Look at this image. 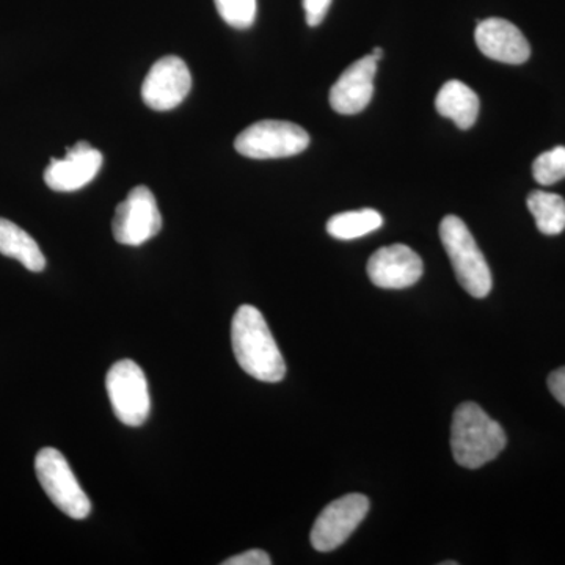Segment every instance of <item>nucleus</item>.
<instances>
[{
	"mask_svg": "<svg viewBox=\"0 0 565 565\" xmlns=\"http://www.w3.org/2000/svg\"><path fill=\"white\" fill-rule=\"evenodd\" d=\"M234 356L245 373L267 384H277L286 375V363L266 319L258 308L243 305L232 322Z\"/></svg>",
	"mask_w": 565,
	"mask_h": 565,
	"instance_id": "f257e3e1",
	"label": "nucleus"
},
{
	"mask_svg": "<svg viewBox=\"0 0 565 565\" xmlns=\"http://www.w3.org/2000/svg\"><path fill=\"white\" fill-rule=\"evenodd\" d=\"M508 438L504 429L475 403L456 408L451 424V451L456 462L468 470L484 467L501 455Z\"/></svg>",
	"mask_w": 565,
	"mask_h": 565,
	"instance_id": "f03ea898",
	"label": "nucleus"
},
{
	"mask_svg": "<svg viewBox=\"0 0 565 565\" xmlns=\"http://www.w3.org/2000/svg\"><path fill=\"white\" fill-rule=\"evenodd\" d=\"M440 237L465 291L476 299L489 296L493 286L492 273L465 222L457 215H446L440 223Z\"/></svg>",
	"mask_w": 565,
	"mask_h": 565,
	"instance_id": "7ed1b4c3",
	"label": "nucleus"
},
{
	"mask_svg": "<svg viewBox=\"0 0 565 565\" xmlns=\"http://www.w3.org/2000/svg\"><path fill=\"white\" fill-rule=\"evenodd\" d=\"M36 478L52 503L74 520L90 515L92 503L82 490L65 456L54 448H43L35 459Z\"/></svg>",
	"mask_w": 565,
	"mask_h": 565,
	"instance_id": "20e7f679",
	"label": "nucleus"
},
{
	"mask_svg": "<svg viewBox=\"0 0 565 565\" xmlns=\"http://www.w3.org/2000/svg\"><path fill=\"white\" fill-rule=\"evenodd\" d=\"M310 136L289 121L264 120L244 129L234 141L239 154L250 159L291 158L307 150Z\"/></svg>",
	"mask_w": 565,
	"mask_h": 565,
	"instance_id": "39448f33",
	"label": "nucleus"
},
{
	"mask_svg": "<svg viewBox=\"0 0 565 565\" xmlns=\"http://www.w3.org/2000/svg\"><path fill=\"white\" fill-rule=\"evenodd\" d=\"M107 394L114 414L126 426L137 427L150 415L151 397L143 371L132 360H121L106 377Z\"/></svg>",
	"mask_w": 565,
	"mask_h": 565,
	"instance_id": "423d86ee",
	"label": "nucleus"
},
{
	"mask_svg": "<svg viewBox=\"0 0 565 565\" xmlns=\"http://www.w3.org/2000/svg\"><path fill=\"white\" fill-rule=\"evenodd\" d=\"M162 228V215L150 189L134 188L115 211L111 232L118 244L137 247L148 243Z\"/></svg>",
	"mask_w": 565,
	"mask_h": 565,
	"instance_id": "0eeeda50",
	"label": "nucleus"
},
{
	"mask_svg": "<svg viewBox=\"0 0 565 565\" xmlns=\"http://www.w3.org/2000/svg\"><path fill=\"white\" fill-rule=\"evenodd\" d=\"M367 512L370 500L362 493H349L334 500L316 519L311 545L321 553L333 552L351 537Z\"/></svg>",
	"mask_w": 565,
	"mask_h": 565,
	"instance_id": "6e6552de",
	"label": "nucleus"
},
{
	"mask_svg": "<svg viewBox=\"0 0 565 565\" xmlns=\"http://www.w3.org/2000/svg\"><path fill=\"white\" fill-rule=\"evenodd\" d=\"M192 88L189 66L180 57L167 55L151 66L141 85V98L152 110L167 111L180 106Z\"/></svg>",
	"mask_w": 565,
	"mask_h": 565,
	"instance_id": "1a4fd4ad",
	"label": "nucleus"
},
{
	"mask_svg": "<svg viewBox=\"0 0 565 565\" xmlns=\"http://www.w3.org/2000/svg\"><path fill=\"white\" fill-rule=\"evenodd\" d=\"M103 154L88 141H77L68 148L65 158L52 159L44 172V182L55 192H76L102 172Z\"/></svg>",
	"mask_w": 565,
	"mask_h": 565,
	"instance_id": "9d476101",
	"label": "nucleus"
},
{
	"mask_svg": "<svg viewBox=\"0 0 565 565\" xmlns=\"http://www.w3.org/2000/svg\"><path fill=\"white\" fill-rule=\"evenodd\" d=\"M424 266L418 253L404 244L379 248L367 263V275L382 289H405L423 277Z\"/></svg>",
	"mask_w": 565,
	"mask_h": 565,
	"instance_id": "9b49d317",
	"label": "nucleus"
},
{
	"mask_svg": "<svg viewBox=\"0 0 565 565\" xmlns=\"http://www.w3.org/2000/svg\"><path fill=\"white\" fill-rule=\"evenodd\" d=\"M475 40L486 57L508 65H522L531 55L530 43L522 31L501 18L479 22Z\"/></svg>",
	"mask_w": 565,
	"mask_h": 565,
	"instance_id": "f8f14e48",
	"label": "nucleus"
},
{
	"mask_svg": "<svg viewBox=\"0 0 565 565\" xmlns=\"http://www.w3.org/2000/svg\"><path fill=\"white\" fill-rule=\"evenodd\" d=\"M377 63L371 55L352 63L330 90V106L341 115H355L366 109L374 95Z\"/></svg>",
	"mask_w": 565,
	"mask_h": 565,
	"instance_id": "ddd939ff",
	"label": "nucleus"
},
{
	"mask_svg": "<svg viewBox=\"0 0 565 565\" xmlns=\"http://www.w3.org/2000/svg\"><path fill=\"white\" fill-rule=\"evenodd\" d=\"M435 107L441 117L455 121L457 128L463 131L478 120V95L460 81L446 82L435 98Z\"/></svg>",
	"mask_w": 565,
	"mask_h": 565,
	"instance_id": "4468645a",
	"label": "nucleus"
},
{
	"mask_svg": "<svg viewBox=\"0 0 565 565\" xmlns=\"http://www.w3.org/2000/svg\"><path fill=\"white\" fill-rule=\"evenodd\" d=\"M0 253L20 262L31 273H41L46 267V258L33 239L17 223L0 217Z\"/></svg>",
	"mask_w": 565,
	"mask_h": 565,
	"instance_id": "2eb2a0df",
	"label": "nucleus"
},
{
	"mask_svg": "<svg viewBox=\"0 0 565 565\" xmlns=\"http://www.w3.org/2000/svg\"><path fill=\"white\" fill-rule=\"evenodd\" d=\"M527 210L533 214L539 232L556 236L565 230V200L556 193L534 191L527 196Z\"/></svg>",
	"mask_w": 565,
	"mask_h": 565,
	"instance_id": "dca6fc26",
	"label": "nucleus"
},
{
	"mask_svg": "<svg viewBox=\"0 0 565 565\" xmlns=\"http://www.w3.org/2000/svg\"><path fill=\"white\" fill-rule=\"evenodd\" d=\"M382 225H384V217L377 211H349L333 215L327 222V233L334 239L352 241L375 232Z\"/></svg>",
	"mask_w": 565,
	"mask_h": 565,
	"instance_id": "f3484780",
	"label": "nucleus"
},
{
	"mask_svg": "<svg viewBox=\"0 0 565 565\" xmlns=\"http://www.w3.org/2000/svg\"><path fill=\"white\" fill-rule=\"evenodd\" d=\"M534 180L542 185H553L565 178V147L542 152L533 163Z\"/></svg>",
	"mask_w": 565,
	"mask_h": 565,
	"instance_id": "a211bd4d",
	"label": "nucleus"
},
{
	"mask_svg": "<svg viewBox=\"0 0 565 565\" xmlns=\"http://www.w3.org/2000/svg\"><path fill=\"white\" fill-rule=\"evenodd\" d=\"M218 14L234 29L252 28L256 18V0H215Z\"/></svg>",
	"mask_w": 565,
	"mask_h": 565,
	"instance_id": "6ab92c4d",
	"label": "nucleus"
},
{
	"mask_svg": "<svg viewBox=\"0 0 565 565\" xmlns=\"http://www.w3.org/2000/svg\"><path fill=\"white\" fill-rule=\"evenodd\" d=\"M330 6H332V0H303L308 25L316 28V25L321 24L323 18L329 13Z\"/></svg>",
	"mask_w": 565,
	"mask_h": 565,
	"instance_id": "aec40b11",
	"label": "nucleus"
},
{
	"mask_svg": "<svg viewBox=\"0 0 565 565\" xmlns=\"http://www.w3.org/2000/svg\"><path fill=\"white\" fill-rule=\"evenodd\" d=\"M223 565H270V556L263 550H248V552L241 553V555L230 557L223 561Z\"/></svg>",
	"mask_w": 565,
	"mask_h": 565,
	"instance_id": "412c9836",
	"label": "nucleus"
},
{
	"mask_svg": "<svg viewBox=\"0 0 565 565\" xmlns=\"http://www.w3.org/2000/svg\"><path fill=\"white\" fill-rule=\"evenodd\" d=\"M548 388L555 399L559 401L565 407V367H559V370L550 374Z\"/></svg>",
	"mask_w": 565,
	"mask_h": 565,
	"instance_id": "4be33fe9",
	"label": "nucleus"
},
{
	"mask_svg": "<svg viewBox=\"0 0 565 565\" xmlns=\"http://www.w3.org/2000/svg\"><path fill=\"white\" fill-rule=\"evenodd\" d=\"M370 55L374 58L375 62H379L382 57H384V51H382L381 47H374Z\"/></svg>",
	"mask_w": 565,
	"mask_h": 565,
	"instance_id": "5701e85b",
	"label": "nucleus"
}]
</instances>
